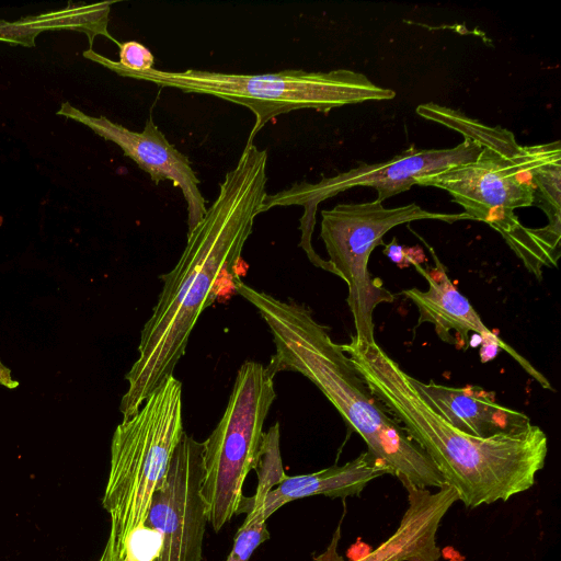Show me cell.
<instances>
[{"instance_id":"6da1fadb","label":"cell","mask_w":561,"mask_h":561,"mask_svg":"<svg viewBox=\"0 0 561 561\" xmlns=\"http://www.w3.org/2000/svg\"><path fill=\"white\" fill-rule=\"evenodd\" d=\"M266 167L267 151L247 144L216 199L187 232L178 263L161 275L162 289L142 327L138 357L125 377L128 387L119 404L124 417L173 375L201 313L226 288L234 290L242 250L267 196Z\"/></svg>"},{"instance_id":"7a4b0ae2","label":"cell","mask_w":561,"mask_h":561,"mask_svg":"<svg viewBox=\"0 0 561 561\" xmlns=\"http://www.w3.org/2000/svg\"><path fill=\"white\" fill-rule=\"evenodd\" d=\"M371 392L431 458L445 484L468 508L506 502L529 490L545 467L548 438L538 425L478 437L450 424L378 344H341Z\"/></svg>"},{"instance_id":"3957f363","label":"cell","mask_w":561,"mask_h":561,"mask_svg":"<svg viewBox=\"0 0 561 561\" xmlns=\"http://www.w3.org/2000/svg\"><path fill=\"white\" fill-rule=\"evenodd\" d=\"M234 290L259 311L273 335L275 353L265 366L274 378L294 371L308 378L333 404L369 451L402 484L437 488L445 481L425 451L371 392L330 329L304 304L280 300L247 285L239 276Z\"/></svg>"},{"instance_id":"277c9868","label":"cell","mask_w":561,"mask_h":561,"mask_svg":"<svg viewBox=\"0 0 561 561\" xmlns=\"http://www.w3.org/2000/svg\"><path fill=\"white\" fill-rule=\"evenodd\" d=\"M416 113L473 139L482 151L474 161L419 179L415 185L449 193L472 220L496 230L538 279L543 267H557L561 231L550 225L527 228L514 210L534 205V172L560 141L520 146L512 131L435 103L420 104Z\"/></svg>"},{"instance_id":"5b68a950","label":"cell","mask_w":561,"mask_h":561,"mask_svg":"<svg viewBox=\"0 0 561 561\" xmlns=\"http://www.w3.org/2000/svg\"><path fill=\"white\" fill-rule=\"evenodd\" d=\"M91 61L111 71L162 88L211 95L248 107L255 116L247 144L271 119L290 111L312 108L328 113L344 105L391 100L396 92L371 82L360 72L347 69L323 71L283 70L266 75H239L186 69L156 68L135 71L123 68L92 48L83 51Z\"/></svg>"},{"instance_id":"8992f818","label":"cell","mask_w":561,"mask_h":561,"mask_svg":"<svg viewBox=\"0 0 561 561\" xmlns=\"http://www.w3.org/2000/svg\"><path fill=\"white\" fill-rule=\"evenodd\" d=\"M183 434L182 382L173 375L117 425L103 506L111 517L110 533L125 547L129 536L145 526L152 496L167 479Z\"/></svg>"},{"instance_id":"52a82bcc","label":"cell","mask_w":561,"mask_h":561,"mask_svg":"<svg viewBox=\"0 0 561 561\" xmlns=\"http://www.w3.org/2000/svg\"><path fill=\"white\" fill-rule=\"evenodd\" d=\"M275 399L274 378L265 366L244 362L220 421L202 443L201 495L207 522L216 533L241 513L247 497L243 484L257 463L263 425Z\"/></svg>"},{"instance_id":"ba28073f","label":"cell","mask_w":561,"mask_h":561,"mask_svg":"<svg viewBox=\"0 0 561 561\" xmlns=\"http://www.w3.org/2000/svg\"><path fill=\"white\" fill-rule=\"evenodd\" d=\"M320 237L336 276L347 285L346 301L353 316L355 337L375 342L373 313L394 296L379 278L371 277L368 262L373 250L386 245L382 238L392 228L411 221L432 219L453 224L471 219L466 213L430 211L417 204L387 208L381 202L339 204L321 211Z\"/></svg>"},{"instance_id":"9c48e42d","label":"cell","mask_w":561,"mask_h":561,"mask_svg":"<svg viewBox=\"0 0 561 561\" xmlns=\"http://www.w3.org/2000/svg\"><path fill=\"white\" fill-rule=\"evenodd\" d=\"M481 151V146L468 137H463L462 142L448 149H419L412 145L388 161L363 163L334 176L323 178L317 183H296L276 194H267L263 211L275 206H302L305 211L300 218L299 247L316 267L335 274L330 262L314 251L311 242L316 211L321 202L356 186H370L377 191L376 201L382 203L410 190L419 179L474 161Z\"/></svg>"},{"instance_id":"30bf717a","label":"cell","mask_w":561,"mask_h":561,"mask_svg":"<svg viewBox=\"0 0 561 561\" xmlns=\"http://www.w3.org/2000/svg\"><path fill=\"white\" fill-rule=\"evenodd\" d=\"M203 444L185 432L173 454L167 479L152 496L145 526L161 543L153 561H201L206 506L201 495Z\"/></svg>"},{"instance_id":"8fae6325","label":"cell","mask_w":561,"mask_h":561,"mask_svg":"<svg viewBox=\"0 0 561 561\" xmlns=\"http://www.w3.org/2000/svg\"><path fill=\"white\" fill-rule=\"evenodd\" d=\"M57 115L76 121L116 144L126 157L149 174L156 185L169 180L179 187L187 206V232L203 219L207 208L199 190V179L188 158L169 142L151 116L141 131H134L105 116L88 115L67 102L60 105Z\"/></svg>"},{"instance_id":"7c38bea8","label":"cell","mask_w":561,"mask_h":561,"mask_svg":"<svg viewBox=\"0 0 561 561\" xmlns=\"http://www.w3.org/2000/svg\"><path fill=\"white\" fill-rule=\"evenodd\" d=\"M436 266L424 268L414 264L415 270L426 279L427 290L409 288L402 291L417 308V325L430 322L438 336L448 343L466 348L470 342V332L481 337V343H496L508 353L542 388L551 389L549 380L525 357L506 344L493 331L489 330L471 306L469 300L457 289L446 274L444 265L434 255Z\"/></svg>"},{"instance_id":"4fadbf2b","label":"cell","mask_w":561,"mask_h":561,"mask_svg":"<svg viewBox=\"0 0 561 561\" xmlns=\"http://www.w3.org/2000/svg\"><path fill=\"white\" fill-rule=\"evenodd\" d=\"M413 385L450 424L478 437L515 433L531 425L523 412L495 401L494 393L469 385L455 388L435 382H422L413 377Z\"/></svg>"},{"instance_id":"5bb4252c","label":"cell","mask_w":561,"mask_h":561,"mask_svg":"<svg viewBox=\"0 0 561 561\" xmlns=\"http://www.w3.org/2000/svg\"><path fill=\"white\" fill-rule=\"evenodd\" d=\"M389 474L388 469L369 451H364L344 465L331 466L319 471L286 478L266 495L263 504L264 517L288 502L312 495L342 497L359 495L376 478Z\"/></svg>"},{"instance_id":"9a60e30c","label":"cell","mask_w":561,"mask_h":561,"mask_svg":"<svg viewBox=\"0 0 561 561\" xmlns=\"http://www.w3.org/2000/svg\"><path fill=\"white\" fill-rule=\"evenodd\" d=\"M112 4L113 2L111 1L80 4L24 19L32 27L39 32L59 28L83 32L89 38L90 48H92L96 35H103L118 45L119 42L107 30Z\"/></svg>"},{"instance_id":"2e32d148","label":"cell","mask_w":561,"mask_h":561,"mask_svg":"<svg viewBox=\"0 0 561 561\" xmlns=\"http://www.w3.org/2000/svg\"><path fill=\"white\" fill-rule=\"evenodd\" d=\"M263 504L264 501L245 497L241 513H247V517L234 536L226 561H250L256 548L270 538Z\"/></svg>"},{"instance_id":"e0dca14e","label":"cell","mask_w":561,"mask_h":561,"mask_svg":"<svg viewBox=\"0 0 561 561\" xmlns=\"http://www.w3.org/2000/svg\"><path fill=\"white\" fill-rule=\"evenodd\" d=\"M257 476L256 497L265 499L267 493L285 478L279 451V424L272 425L263 433L257 463L254 468Z\"/></svg>"},{"instance_id":"ac0fdd59","label":"cell","mask_w":561,"mask_h":561,"mask_svg":"<svg viewBox=\"0 0 561 561\" xmlns=\"http://www.w3.org/2000/svg\"><path fill=\"white\" fill-rule=\"evenodd\" d=\"M340 526L332 536L331 542L325 551L314 559L318 561H345L337 552L340 540ZM353 561H403V550L398 541L388 538L381 542L375 550Z\"/></svg>"},{"instance_id":"d6986e66","label":"cell","mask_w":561,"mask_h":561,"mask_svg":"<svg viewBox=\"0 0 561 561\" xmlns=\"http://www.w3.org/2000/svg\"><path fill=\"white\" fill-rule=\"evenodd\" d=\"M119 48V66L128 70L141 71L153 68L154 57L141 43L128 41L117 45Z\"/></svg>"},{"instance_id":"ffe728a7","label":"cell","mask_w":561,"mask_h":561,"mask_svg":"<svg viewBox=\"0 0 561 561\" xmlns=\"http://www.w3.org/2000/svg\"><path fill=\"white\" fill-rule=\"evenodd\" d=\"M39 33L24 18L15 22L0 20V41L10 45L35 46V39Z\"/></svg>"},{"instance_id":"44dd1931","label":"cell","mask_w":561,"mask_h":561,"mask_svg":"<svg viewBox=\"0 0 561 561\" xmlns=\"http://www.w3.org/2000/svg\"><path fill=\"white\" fill-rule=\"evenodd\" d=\"M412 249L403 248L397 243L396 239L385 245L383 253L400 267L408 266L409 264H420L414 256L411 255Z\"/></svg>"},{"instance_id":"7402d4cb","label":"cell","mask_w":561,"mask_h":561,"mask_svg":"<svg viewBox=\"0 0 561 561\" xmlns=\"http://www.w3.org/2000/svg\"><path fill=\"white\" fill-rule=\"evenodd\" d=\"M126 548L110 533L108 540L99 561H124Z\"/></svg>"},{"instance_id":"603a6c76","label":"cell","mask_w":561,"mask_h":561,"mask_svg":"<svg viewBox=\"0 0 561 561\" xmlns=\"http://www.w3.org/2000/svg\"><path fill=\"white\" fill-rule=\"evenodd\" d=\"M480 357L481 362L486 363L494 358L499 351H503L502 346L496 343H481Z\"/></svg>"},{"instance_id":"cb8c5ba5","label":"cell","mask_w":561,"mask_h":561,"mask_svg":"<svg viewBox=\"0 0 561 561\" xmlns=\"http://www.w3.org/2000/svg\"><path fill=\"white\" fill-rule=\"evenodd\" d=\"M0 383L2 386H5L10 389H14L19 386V382L15 381L12 377H11V373H10V369L7 368L1 362H0Z\"/></svg>"},{"instance_id":"d4e9b609","label":"cell","mask_w":561,"mask_h":561,"mask_svg":"<svg viewBox=\"0 0 561 561\" xmlns=\"http://www.w3.org/2000/svg\"><path fill=\"white\" fill-rule=\"evenodd\" d=\"M124 561H136L129 553L126 552Z\"/></svg>"}]
</instances>
